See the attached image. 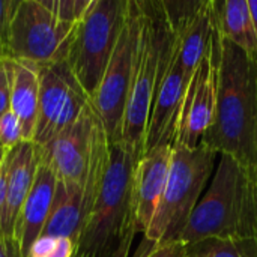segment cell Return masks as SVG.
<instances>
[{
	"instance_id": "obj_15",
	"label": "cell",
	"mask_w": 257,
	"mask_h": 257,
	"mask_svg": "<svg viewBox=\"0 0 257 257\" xmlns=\"http://www.w3.org/2000/svg\"><path fill=\"white\" fill-rule=\"evenodd\" d=\"M57 176L45 161H39L33 185L14 227V242L20 257H27L30 247L41 238L56 191Z\"/></svg>"
},
{
	"instance_id": "obj_22",
	"label": "cell",
	"mask_w": 257,
	"mask_h": 257,
	"mask_svg": "<svg viewBox=\"0 0 257 257\" xmlns=\"http://www.w3.org/2000/svg\"><path fill=\"white\" fill-rule=\"evenodd\" d=\"M50 5L60 21L77 26L89 11L92 0H50Z\"/></svg>"
},
{
	"instance_id": "obj_33",
	"label": "cell",
	"mask_w": 257,
	"mask_h": 257,
	"mask_svg": "<svg viewBox=\"0 0 257 257\" xmlns=\"http://www.w3.org/2000/svg\"><path fill=\"white\" fill-rule=\"evenodd\" d=\"M188 253H190V257H203L199 251H196V250H194L193 247H190V245H188Z\"/></svg>"
},
{
	"instance_id": "obj_19",
	"label": "cell",
	"mask_w": 257,
	"mask_h": 257,
	"mask_svg": "<svg viewBox=\"0 0 257 257\" xmlns=\"http://www.w3.org/2000/svg\"><path fill=\"white\" fill-rule=\"evenodd\" d=\"M214 9L221 38L257 56V38L248 0H214Z\"/></svg>"
},
{
	"instance_id": "obj_13",
	"label": "cell",
	"mask_w": 257,
	"mask_h": 257,
	"mask_svg": "<svg viewBox=\"0 0 257 257\" xmlns=\"http://www.w3.org/2000/svg\"><path fill=\"white\" fill-rule=\"evenodd\" d=\"M190 78L191 75H188L175 62L173 56L170 65L167 66L160 81V86L154 98L146 131L145 154L158 146L175 143L179 114Z\"/></svg>"
},
{
	"instance_id": "obj_16",
	"label": "cell",
	"mask_w": 257,
	"mask_h": 257,
	"mask_svg": "<svg viewBox=\"0 0 257 257\" xmlns=\"http://www.w3.org/2000/svg\"><path fill=\"white\" fill-rule=\"evenodd\" d=\"M41 161V148L33 142H21L9 151L6 205L2 223V233L14 241V227L30 193L35 175Z\"/></svg>"
},
{
	"instance_id": "obj_34",
	"label": "cell",
	"mask_w": 257,
	"mask_h": 257,
	"mask_svg": "<svg viewBox=\"0 0 257 257\" xmlns=\"http://www.w3.org/2000/svg\"><path fill=\"white\" fill-rule=\"evenodd\" d=\"M254 238H256V242H257V221H256V230H254Z\"/></svg>"
},
{
	"instance_id": "obj_11",
	"label": "cell",
	"mask_w": 257,
	"mask_h": 257,
	"mask_svg": "<svg viewBox=\"0 0 257 257\" xmlns=\"http://www.w3.org/2000/svg\"><path fill=\"white\" fill-rule=\"evenodd\" d=\"M161 2L175 36V62L188 75H193L206 56L215 33L214 0Z\"/></svg>"
},
{
	"instance_id": "obj_17",
	"label": "cell",
	"mask_w": 257,
	"mask_h": 257,
	"mask_svg": "<svg viewBox=\"0 0 257 257\" xmlns=\"http://www.w3.org/2000/svg\"><path fill=\"white\" fill-rule=\"evenodd\" d=\"M11 77V111L20 119L24 140L32 142L39 104V66L6 57Z\"/></svg>"
},
{
	"instance_id": "obj_28",
	"label": "cell",
	"mask_w": 257,
	"mask_h": 257,
	"mask_svg": "<svg viewBox=\"0 0 257 257\" xmlns=\"http://www.w3.org/2000/svg\"><path fill=\"white\" fill-rule=\"evenodd\" d=\"M137 233V229L136 227H131L128 230V233L125 235V238L122 239L119 248L116 250L114 256L113 257H130V251H131V245H133V241H134V236Z\"/></svg>"
},
{
	"instance_id": "obj_8",
	"label": "cell",
	"mask_w": 257,
	"mask_h": 257,
	"mask_svg": "<svg viewBox=\"0 0 257 257\" xmlns=\"http://www.w3.org/2000/svg\"><path fill=\"white\" fill-rule=\"evenodd\" d=\"M140 18V0H128L126 15L114 51L95 95L90 98V102L104 125L110 145L120 143L122 140L123 114L134 72Z\"/></svg>"
},
{
	"instance_id": "obj_35",
	"label": "cell",
	"mask_w": 257,
	"mask_h": 257,
	"mask_svg": "<svg viewBox=\"0 0 257 257\" xmlns=\"http://www.w3.org/2000/svg\"><path fill=\"white\" fill-rule=\"evenodd\" d=\"M3 57V51H2V47H0V59Z\"/></svg>"
},
{
	"instance_id": "obj_2",
	"label": "cell",
	"mask_w": 257,
	"mask_h": 257,
	"mask_svg": "<svg viewBox=\"0 0 257 257\" xmlns=\"http://www.w3.org/2000/svg\"><path fill=\"white\" fill-rule=\"evenodd\" d=\"M140 33L120 140L136 161L145 154L146 131L154 98L175 56V36L163 2L140 0Z\"/></svg>"
},
{
	"instance_id": "obj_6",
	"label": "cell",
	"mask_w": 257,
	"mask_h": 257,
	"mask_svg": "<svg viewBox=\"0 0 257 257\" xmlns=\"http://www.w3.org/2000/svg\"><path fill=\"white\" fill-rule=\"evenodd\" d=\"M126 9L128 0H92L84 18L74 29L65 60L89 98L104 77Z\"/></svg>"
},
{
	"instance_id": "obj_23",
	"label": "cell",
	"mask_w": 257,
	"mask_h": 257,
	"mask_svg": "<svg viewBox=\"0 0 257 257\" xmlns=\"http://www.w3.org/2000/svg\"><path fill=\"white\" fill-rule=\"evenodd\" d=\"M24 140V133L20 119L9 110L0 116V145L11 151Z\"/></svg>"
},
{
	"instance_id": "obj_20",
	"label": "cell",
	"mask_w": 257,
	"mask_h": 257,
	"mask_svg": "<svg viewBox=\"0 0 257 257\" xmlns=\"http://www.w3.org/2000/svg\"><path fill=\"white\" fill-rule=\"evenodd\" d=\"M190 247H193L203 257H257V242L254 236L208 239Z\"/></svg>"
},
{
	"instance_id": "obj_18",
	"label": "cell",
	"mask_w": 257,
	"mask_h": 257,
	"mask_svg": "<svg viewBox=\"0 0 257 257\" xmlns=\"http://www.w3.org/2000/svg\"><path fill=\"white\" fill-rule=\"evenodd\" d=\"M83 224V188L78 184L59 181L50 214L41 236L66 238L77 242Z\"/></svg>"
},
{
	"instance_id": "obj_4",
	"label": "cell",
	"mask_w": 257,
	"mask_h": 257,
	"mask_svg": "<svg viewBox=\"0 0 257 257\" xmlns=\"http://www.w3.org/2000/svg\"><path fill=\"white\" fill-rule=\"evenodd\" d=\"M137 161L122 145H110V163L99 196L84 220L74 257H113L131 227H136L133 179Z\"/></svg>"
},
{
	"instance_id": "obj_5",
	"label": "cell",
	"mask_w": 257,
	"mask_h": 257,
	"mask_svg": "<svg viewBox=\"0 0 257 257\" xmlns=\"http://www.w3.org/2000/svg\"><path fill=\"white\" fill-rule=\"evenodd\" d=\"M217 155L203 145L197 148L173 145L167 185L145 239L167 242L179 236L209 181Z\"/></svg>"
},
{
	"instance_id": "obj_10",
	"label": "cell",
	"mask_w": 257,
	"mask_h": 257,
	"mask_svg": "<svg viewBox=\"0 0 257 257\" xmlns=\"http://www.w3.org/2000/svg\"><path fill=\"white\" fill-rule=\"evenodd\" d=\"M221 42L223 38L217 26L206 56L190 78L176 128L173 143L176 146L197 148L202 137L212 125L217 105Z\"/></svg>"
},
{
	"instance_id": "obj_1",
	"label": "cell",
	"mask_w": 257,
	"mask_h": 257,
	"mask_svg": "<svg viewBox=\"0 0 257 257\" xmlns=\"http://www.w3.org/2000/svg\"><path fill=\"white\" fill-rule=\"evenodd\" d=\"M200 145L232 157L251 176L257 154V56L224 39L215 114Z\"/></svg>"
},
{
	"instance_id": "obj_31",
	"label": "cell",
	"mask_w": 257,
	"mask_h": 257,
	"mask_svg": "<svg viewBox=\"0 0 257 257\" xmlns=\"http://www.w3.org/2000/svg\"><path fill=\"white\" fill-rule=\"evenodd\" d=\"M251 181H253L254 194H256V212H257V154H256V164H254V170H253V173H251Z\"/></svg>"
},
{
	"instance_id": "obj_30",
	"label": "cell",
	"mask_w": 257,
	"mask_h": 257,
	"mask_svg": "<svg viewBox=\"0 0 257 257\" xmlns=\"http://www.w3.org/2000/svg\"><path fill=\"white\" fill-rule=\"evenodd\" d=\"M248 6H250V12H251L253 26H254V32H256L257 38V0H248Z\"/></svg>"
},
{
	"instance_id": "obj_32",
	"label": "cell",
	"mask_w": 257,
	"mask_h": 257,
	"mask_svg": "<svg viewBox=\"0 0 257 257\" xmlns=\"http://www.w3.org/2000/svg\"><path fill=\"white\" fill-rule=\"evenodd\" d=\"M8 149H5L2 145H0V167H2V164H3V161H5V158H6V155H8Z\"/></svg>"
},
{
	"instance_id": "obj_12",
	"label": "cell",
	"mask_w": 257,
	"mask_h": 257,
	"mask_svg": "<svg viewBox=\"0 0 257 257\" xmlns=\"http://www.w3.org/2000/svg\"><path fill=\"white\" fill-rule=\"evenodd\" d=\"M96 111L89 101L74 123L65 128L48 145L41 148V160L54 172L59 181L83 187L92 149Z\"/></svg>"
},
{
	"instance_id": "obj_26",
	"label": "cell",
	"mask_w": 257,
	"mask_h": 257,
	"mask_svg": "<svg viewBox=\"0 0 257 257\" xmlns=\"http://www.w3.org/2000/svg\"><path fill=\"white\" fill-rule=\"evenodd\" d=\"M8 166H9V152L0 167V233H2V223L6 205V181H8Z\"/></svg>"
},
{
	"instance_id": "obj_29",
	"label": "cell",
	"mask_w": 257,
	"mask_h": 257,
	"mask_svg": "<svg viewBox=\"0 0 257 257\" xmlns=\"http://www.w3.org/2000/svg\"><path fill=\"white\" fill-rule=\"evenodd\" d=\"M0 257H20L15 242L3 233H0Z\"/></svg>"
},
{
	"instance_id": "obj_21",
	"label": "cell",
	"mask_w": 257,
	"mask_h": 257,
	"mask_svg": "<svg viewBox=\"0 0 257 257\" xmlns=\"http://www.w3.org/2000/svg\"><path fill=\"white\" fill-rule=\"evenodd\" d=\"M133 257H190L188 245L181 241L151 242L143 238Z\"/></svg>"
},
{
	"instance_id": "obj_7",
	"label": "cell",
	"mask_w": 257,
	"mask_h": 257,
	"mask_svg": "<svg viewBox=\"0 0 257 257\" xmlns=\"http://www.w3.org/2000/svg\"><path fill=\"white\" fill-rule=\"evenodd\" d=\"M74 29L59 20L50 0H20L11 23L8 57L38 66L65 60Z\"/></svg>"
},
{
	"instance_id": "obj_9",
	"label": "cell",
	"mask_w": 257,
	"mask_h": 257,
	"mask_svg": "<svg viewBox=\"0 0 257 257\" xmlns=\"http://www.w3.org/2000/svg\"><path fill=\"white\" fill-rule=\"evenodd\" d=\"M89 101L66 60L39 66V104L32 142L39 148L48 145L77 120Z\"/></svg>"
},
{
	"instance_id": "obj_27",
	"label": "cell",
	"mask_w": 257,
	"mask_h": 257,
	"mask_svg": "<svg viewBox=\"0 0 257 257\" xmlns=\"http://www.w3.org/2000/svg\"><path fill=\"white\" fill-rule=\"evenodd\" d=\"M75 254V242L72 239L59 238L56 247L44 257H74Z\"/></svg>"
},
{
	"instance_id": "obj_14",
	"label": "cell",
	"mask_w": 257,
	"mask_h": 257,
	"mask_svg": "<svg viewBox=\"0 0 257 257\" xmlns=\"http://www.w3.org/2000/svg\"><path fill=\"white\" fill-rule=\"evenodd\" d=\"M172 154L173 145L158 146L146 152L136 164L133 179V208L137 233L142 232L145 235L157 214L167 185Z\"/></svg>"
},
{
	"instance_id": "obj_24",
	"label": "cell",
	"mask_w": 257,
	"mask_h": 257,
	"mask_svg": "<svg viewBox=\"0 0 257 257\" xmlns=\"http://www.w3.org/2000/svg\"><path fill=\"white\" fill-rule=\"evenodd\" d=\"M20 0H0V47L3 57H8V41L11 23Z\"/></svg>"
},
{
	"instance_id": "obj_25",
	"label": "cell",
	"mask_w": 257,
	"mask_h": 257,
	"mask_svg": "<svg viewBox=\"0 0 257 257\" xmlns=\"http://www.w3.org/2000/svg\"><path fill=\"white\" fill-rule=\"evenodd\" d=\"M11 110V77L6 57L0 59V116Z\"/></svg>"
},
{
	"instance_id": "obj_3",
	"label": "cell",
	"mask_w": 257,
	"mask_h": 257,
	"mask_svg": "<svg viewBox=\"0 0 257 257\" xmlns=\"http://www.w3.org/2000/svg\"><path fill=\"white\" fill-rule=\"evenodd\" d=\"M256 194L250 173L221 155L205 197L175 241L194 245L218 238H250L256 230Z\"/></svg>"
}]
</instances>
